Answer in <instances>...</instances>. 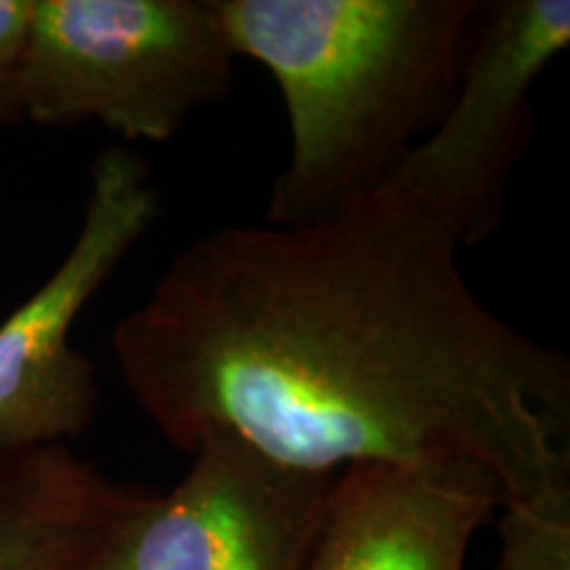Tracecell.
<instances>
[{"mask_svg":"<svg viewBox=\"0 0 570 570\" xmlns=\"http://www.w3.org/2000/svg\"><path fill=\"white\" fill-rule=\"evenodd\" d=\"M458 252L386 190L312 225L217 227L114 325V360L185 454L227 433L304 473L468 458L508 502L568 489V356L489 309Z\"/></svg>","mask_w":570,"mask_h":570,"instance_id":"1","label":"cell"},{"mask_svg":"<svg viewBox=\"0 0 570 570\" xmlns=\"http://www.w3.org/2000/svg\"><path fill=\"white\" fill-rule=\"evenodd\" d=\"M235 59L265 67L288 159L265 223L312 225L381 194L452 104L481 0H214Z\"/></svg>","mask_w":570,"mask_h":570,"instance_id":"2","label":"cell"},{"mask_svg":"<svg viewBox=\"0 0 570 570\" xmlns=\"http://www.w3.org/2000/svg\"><path fill=\"white\" fill-rule=\"evenodd\" d=\"M233 63L214 0H32L17 111L167 142L227 98Z\"/></svg>","mask_w":570,"mask_h":570,"instance_id":"3","label":"cell"},{"mask_svg":"<svg viewBox=\"0 0 570 570\" xmlns=\"http://www.w3.org/2000/svg\"><path fill=\"white\" fill-rule=\"evenodd\" d=\"M568 42V0L481 3L452 104L383 190L433 219L460 248L489 240L533 135L531 88Z\"/></svg>","mask_w":570,"mask_h":570,"instance_id":"4","label":"cell"},{"mask_svg":"<svg viewBox=\"0 0 570 570\" xmlns=\"http://www.w3.org/2000/svg\"><path fill=\"white\" fill-rule=\"evenodd\" d=\"M159 214L151 169L138 154L111 146L96 156L67 256L0 323V458L67 444L92 423L101 383L96 365L71 346V327Z\"/></svg>","mask_w":570,"mask_h":570,"instance_id":"5","label":"cell"},{"mask_svg":"<svg viewBox=\"0 0 570 570\" xmlns=\"http://www.w3.org/2000/svg\"><path fill=\"white\" fill-rule=\"evenodd\" d=\"M188 458L82 570H304L336 475L285 468L227 433Z\"/></svg>","mask_w":570,"mask_h":570,"instance_id":"6","label":"cell"},{"mask_svg":"<svg viewBox=\"0 0 570 570\" xmlns=\"http://www.w3.org/2000/svg\"><path fill=\"white\" fill-rule=\"evenodd\" d=\"M508 502L468 458L338 470L304 570H465L470 541Z\"/></svg>","mask_w":570,"mask_h":570,"instance_id":"7","label":"cell"},{"mask_svg":"<svg viewBox=\"0 0 570 570\" xmlns=\"http://www.w3.org/2000/svg\"><path fill=\"white\" fill-rule=\"evenodd\" d=\"M151 489L111 481L67 444L0 458V570H82Z\"/></svg>","mask_w":570,"mask_h":570,"instance_id":"8","label":"cell"},{"mask_svg":"<svg viewBox=\"0 0 570 570\" xmlns=\"http://www.w3.org/2000/svg\"><path fill=\"white\" fill-rule=\"evenodd\" d=\"M497 570H570V487L504 502Z\"/></svg>","mask_w":570,"mask_h":570,"instance_id":"9","label":"cell"},{"mask_svg":"<svg viewBox=\"0 0 570 570\" xmlns=\"http://www.w3.org/2000/svg\"><path fill=\"white\" fill-rule=\"evenodd\" d=\"M30 21L32 0H0V125L19 119L17 88Z\"/></svg>","mask_w":570,"mask_h":570,"instance_id":"10","label":"cell"}]
</instances>
